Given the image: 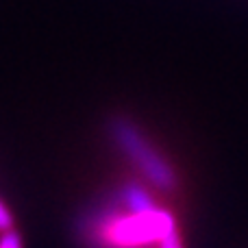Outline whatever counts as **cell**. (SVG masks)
I'll return each instance as SVG.
<instances>
[{
  "label": "cell",
  "instance_id": "cell-1",
  "mask_svg": "<svg viewBox=\"0 0 248 248\" xmlns=\"http://www.w3.org/2000/svg\"><path fill=\"white\" fill-rule=\"evenodd\" d=\"M166 209H153L148 214H118L107 209L83 227V237L96 248H140L159 240Z\"/></svg>",
  "mask_w": 248,
  "mask_h": 248
},
{
  "label": "cell",
  "instance_id": "cell-2",
  "mask_svg": "<svg viewBox=\"0 0 248 248\" xmlns=\"http://www.w3.org/2000/svg\"><path fill=\"white\" fill-rule=\"evenodd\" d=\"M109 135L118 144V148L131 159V163L155 185L170 192L176 187V174L172 166L150 146L146 135L126 118H113L109 122Z\"/></svg>",
  "mask_w": 248,
  "mask_h": 248
},
{
  "label": "cell",
  "instance_id": "cell-3",
  "mask_svg": "<svg viewBox=\"0 0 248 248\" xmlns=\"http://www.w3.org/2000/svg\"><path fill=\"white\" fill-rule=\"evenodd\" d=\"M124 209L133 211V214H148V211L157 209L155 201L150 198V194L144 187H140L137 183H126L120 192Z\"/></svg>",
  "mask_w": 248,
  "mask_h": 248
},
{
  "label": "cell",
  "instance_id": "cell-4",
  "mask_svg": "<svg viewBox=\"0 0 248 248\" xmlns=\"http://www.w3.org/2000/svg\"><path fill=\"white\" fill-rule=\"evenodd\" d=\"M159 248H183L181 244V235L176 229V220L170 211L163 214V222H161V231H159Z\"/></svg>",
  "mask_w": 248,
  "mask_h": 248
},
{
  "label": "cell",
  "instance_id": "cell-5",
  "mask_svg": "<svg viewBox=\"0 0 248 248\" xmlns=\"http://www.w3.org/2000/svg\"><path fill=\"white\" fill-rule=\"evenodd\" d=\"M0 248H22V240L16 231H2V237H0Z\"/></svg>",
  "mask_w": 248,
  "mask_h": 248
},
{
  "label": "cell",
  "instance_id": "cell-6",
  "mask_svg": "<svg viewBox=\"0 0 248 248\" xmlns=\"http://www.w3.org/2000/svg\"><path fill=\"white\" fill-rule=\"evenodd\" d=\"M13 224V216L11 211L7 209V205H4L2 201H0V231H9Z\"/></svg>",
  "mask_w": 248,
  "mask_h": 248
}]
</instances>
